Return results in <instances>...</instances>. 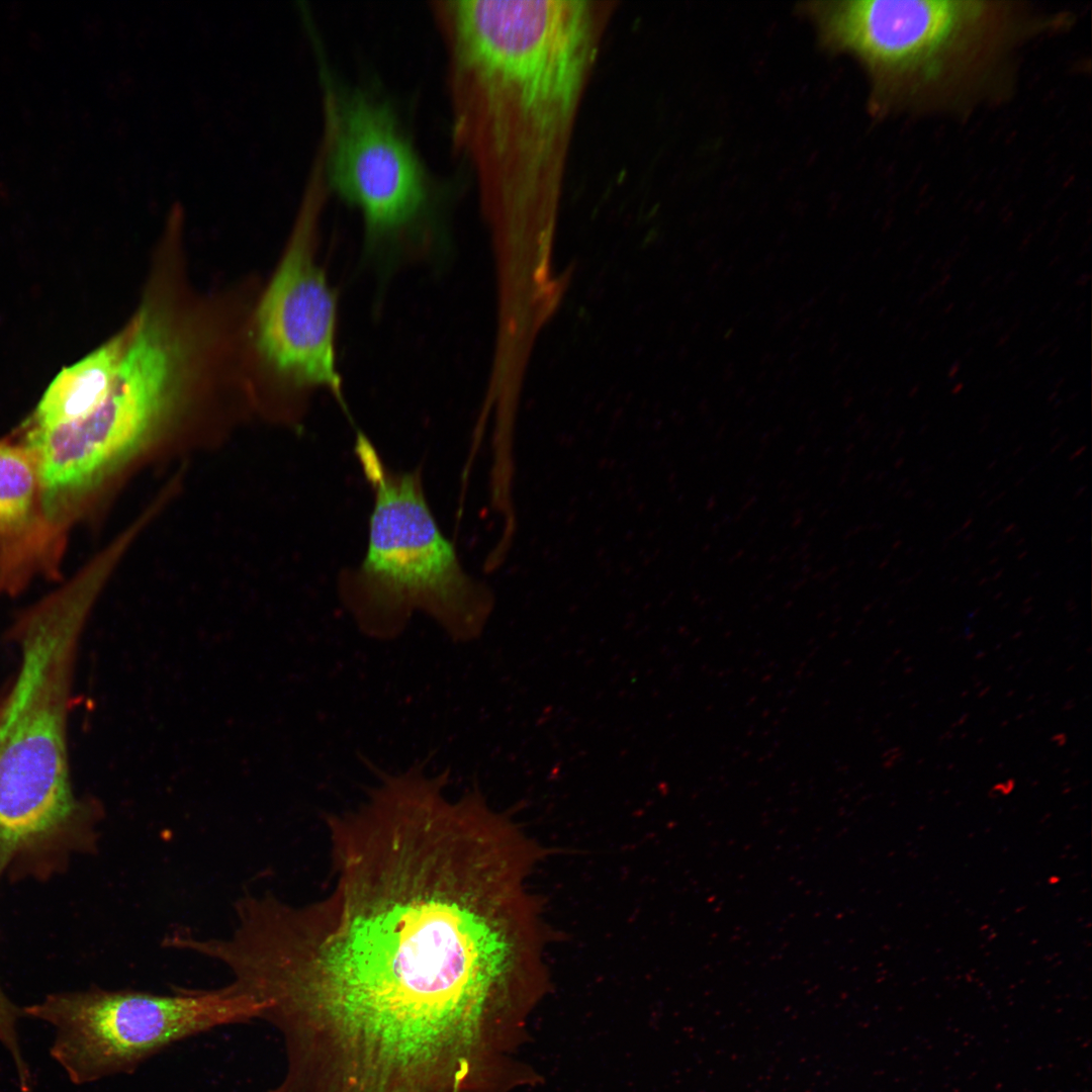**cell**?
<instances>
[{
  "mask_svg": "<svg viewBox=\"0 0 1092 1092\" xmlns=\"http://www.w3.org/2000/svg\"><path fill=\"white\" fill-rule=\"evenodd\" d=\"M447 788L390 777L328 816L333 890L269 930V1023L325 1092H486L551 987L546 849L476 784Z\"/></svg>",
  "mask_w": 1092,
  "mask_h": 1092,
  "instance_id": "cell-1",
  "label": "cell"
},
{
  "mask_svg": "<svg viewBox=\"0 0 1092 1092\" xmlns=\"http://www.w3.org/2000/svg\"><path fill=\"white\" fill-rule=\"evenodd\" d=\"M616 0H432L453 154L500 236L551 228Z\"/></svg>",
  "mask_w": 1092,
  "mask_h": 1092,
  "instance_id": "cell-2",
  "label": "cell"
},
{
  "mask_svg": "<svg viewBox=\"0 0 1092 1092\" xmlns=\"http://www.w3.org/2000/svg\"><path fill=\"white\" fill-rule=\"evenodd\" d=\"M101 582L84 569L10 632L20 665L0 712V878L64 838L91 840L71 787L67 724L78 638Z\"/></svg>",
  "mask_w": 1092,
  "mask_h": 1092,
  "instance_id": "cell-3",
  "label": "cell"
},
{
  "mask_svg": "<svg viewBox=\"0 0 1092 1092\" xmlns=\"http://www.w3.org/2000/svg\"><path fill=\"white\" fill-rule=\"evenodd\" d=\"M355 455L373 492L367 547L337 579L339 600L366 637H399L417 613L456 643L483 632L492 601L463 569L427 500L422 468L394 470L358 432Z\"/></svg>",
  "mask_w": 1092,
  "mask_h": 1092,
  "instance_id": "cell-4",
  "label": "cell"
},
{
  "mask_svg": "<svg viewBox=\"0 0 1092 1092\" xmlns=\"http://www.w3.org/2000/svg\"><path fill=\"white\" fill-rule=\"evenodd\" d=\"M321 91L316 149L331 196L354 208L366 250L438 237L453 201V177L429 166L396 98L372 77L348 80L312 40Z\"/></svg>",
  "mask_w": 1092,
  "mask_h": 1092,
  "instance_id": "cell-5",
  "label": "cell"
},
{
  "mask_svg": "<svg viewBox=\"0 0 1092 1092\" xmlns=\"http://www.w3.org/2000/svg\"><path fill=\"white\" fill-rule=\"evenodd\" d=\"M827 49L847 52L885 105L949 90L1006 40L1007 7L965 0H835L804 7Z\"/></svg>",
  "mask_w": 1092,
  "mask_h": 1092,
  "instance_id": "cell-6",
  "label": "cell"
},
{
  "mask_svg": "<svg viewBox=\"0 0 1092 1092\" xmlns=\"http://www.w3.org/2000/svg\"><path fill=\"white\" fill-rule=\"evenodd\" d=\"M182 348L169 325L142 313L129 339L116 384L90 415L25 438L36 464L39 503L51 520L130 459L160 428L179 394Z\"/></svg>",
  "mask_w": 1092,
  "mask_h": 1092,
  "instance_id": "cell-7",
  "label": "cell"
},
{
  "mask_svg": "<svg viewBox=\"0 0 1092 1092\" xmlns=\"http://www.w3.org/2000/svg\"><path fill=\"white\" fill-rule=\"evenodd\" d=\"M22 1010L53 1026L51 1056L72 1083L85 1085L131 1074L182 1040L259 1019L262 1006L230 983L174 994L92 987L51 994Z\"/></svg>",
  "mask_w": 1092,
  "mask_h": 1092,
  "instance_id": "cell-8",
  "label": "cell"
},
{
  "mask_svg": "<svg viewBox=\"0 0 1092 1092\" xmlns=\"http://www.w3.org/2000/svg\"><path fill=\"white\" fill-rule=\"evenodd\" d=\"M331 193L313 157L296 221L257 314L259 348L294 385L331 392L344 406L337 368V294L316 259L322 215Z\"/></svg>",
  "mask_w": 1092,
  "mask_h": 1092,
  "instance_id": "cell-9",
  "label": "cell"
},
{
  "mask_svg": "<svg viewBox=\"0 0 1092 1092\" xmlns=\"http://www.w3.org/2000/svg\"><path fill=\"white\" fill-rule=\"evenodd\" d=\"M129 339L128 326L76 364L63 369L43 394L32 428H50L82 419L112 392Z\"/></svg>",
  "mask_w": 1092,
  "mask_h": 1092,
  "instance_id": "cell-10",
  "label": "cell"
},
{
  "mask_svg": "<svg viewBox=\"0 0 1092 1092\" xmlns=\"http://www.w3.org/2000/svg\"><path fill=\"white\" fill-rule=\"evenodd\" d=\"M37 497L38 474L30 450L25 444L0 441V535L24 530Z\"/></svg>",
  "mask_w": 1092,
  "mask_h": 1092,
  "instance_id": "cell-11",
  "label": "cell"
},
{
  "mask_svg": "<svg viewBox=\"0 0 1092 1092\" xmlns=\"http://www.w3.org/2000/svg\"><path fill=\"white\" fill-rule=\"evenodd\" d=\"M23 1015V1010L13 1004L0 987V1043L13 1061L20 1091L31 1092V1074L23 1057L18 1033V1021Z\"/></svg>",
  "mask_w": 1092,
  "mask_h": 1092,
  "instance_id": "cell-12",
  "label": "cell"
},
{
  "mask_svg": "<svg viewBox=\"0 0 1092 1092\" xmlns=\"http://www.w3.org/2000/svg\"><path fill=\"white\" fill-rule=\"evenodd\" d=\"M5 693H6L5 691L0 693V712H1V709L3 707V703H4V699H5Z\"/></svg>",
  "mask_w": 1092,
  "mask_h": 1092,
  "instance_id": "cell-13",
  "label": "cell"
}]
</instances>
